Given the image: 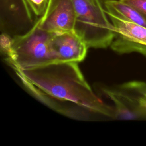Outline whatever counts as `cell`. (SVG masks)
Returning <instances> with one entry per match:
<instances>
[{
  "mask_svg": "<svg viewBox=\"0 0 146 146\" xmlns=\"http://www.w3.org/2000/svg\"><path fill=\"white\" fill-rule=\"evenodd\" d=\"M13 70L33 96L60 114L76 119H83L87 113L114 119L113 107L96 94L78 62L58 61Z\"/></svg>",
  "mask_w": 146,
  "mask_h": 146,
  "instance_id": "cell-1",
  "label": "cell"
},
{
  "mask_svg": "<svg viewBox=\"0 0 146 146\" xmlns=\"http://www.w3.org/2000/svg\"><path fill=\"white\" fill-rule=\"evenodd\" d=\"M53 33L42 29L36 19L26 32L13 38L11 54L5 59L13 69H29L58 62L51 40Z\"/></svg>",
  "mask_w": 146,
  "mask_h": 146,
  "instance_id": "cell-2",
  "label": "cell"
},
{
  "mask_svg": "<svg viewBox=\"0 0 146 146\" xmlns=\"http://www.w3.org/2000/svg\"><path fill=\"white\" fill-rule=\"evenodd\" d=\"M76 13L74 30L88 48H106L115 36L114 27L100 0H72Z\"/></svg>",
  "mask_w": 146,
  "mask_h": 146,
  "instance_id": "cell-3",
  "label": "cell"
},
{
  "mask_svg": "<svg viewBox=\"0 0 146 146\" xmlns=\"http://www.w3.org/2000/svg\"><path fill=\"white\" fill-rule=\"evenodd\" d=\"M100 90L113 103L114 119L146 120V107L142 103L145 82L131 80L115 86H100Z\"/></svg>",
  "mask_w": 146,
  "mask_h": 146,
  "instance_id": "cell-4",
  "label": "cell"
},
{
  "mask_svg": "<svg viewBox=\"0 0 146 146\" xmlns=\"http://www.w3.org/2000/svg\"><path fill=\"white\" fill-rule=\"evenodd\" d=\"M105 12L114 27L111 49L119 54L135 52L146 58V27Z\"/></svg>",
  "mask_w": 146,
  "mask_h": 146,
  "instance_id": "cell-5",
  "label": "cell"
},
{
  "mask_svg": "<svg viewBox=\"0 0 146 146\" xmlns=\"http://www.w3.org/2000/svg\"><path fill=\"white\" fill-rule=\"evenodd\" d=\"M37 20L42 29L50 33L74 30L76 13L72 0H50L45 13Z\"/></svg>",
  "mask_w": 146,
  "mask_h": 146,
  "instance_id": "cell-6",
  "label": "cell"
},
{
  "mask_svg": "<svg viewBox=\"0 0 146 146\" xmlns=\"http://www.w3.org/2000/svg\"><path fill=\"white\" fill-rule=\"evenodd\" d=\"M51 46L58 61L80 62L86 56L88 48L75 30L53 33Z\"/></svg>",
  "mask_w": 146,
  "mask_h": 146,
  "instance_id": "cell-7",
  "label": "cell"
},
{
  "mask_svg": "<svg viewBox=\"0 0 146 146\" xmlns=\"http://www.w3.org/2000/svg\"><path fill=\"white\" fill-rule=\"evenodd\" d=\"M26 0H0L1 26L4 29L31 27L35 21Z\"/></svg>",
  "mask_w": 146,
  "mask_h": 146,
  "instance_id": "cell-8",
  "label": "cell"
},
{
  "mask_svg": "<svg viewBox=\"0 0 146 146\" xmlns=\"http://www.w3.org/2000/svg\"><path fill=\"white\" fill-rule=\"evenodd\" d=\"M105 10L121 19L146 27V21L141 14L131 6L120 0H104Z\"/></svg>",
  "mask_w": 146,
  "mask_h": 146,
  "instance_id": "cell-9",
  "label": "cell"
},
{
  "mask_svg": "<svg viewBox=\"0 0 146 146\" xmlns=\"http://www.w3.org/2000/svg\"><path fill=\"white\" fill-rule=\"evenodd\" d=\"M34 15L42 17L45 13L50 0H26Z\"/></svg>",
  "mask_w": 146,
  "mask_h": 146,
  "instance_id": "cell-10",
  "label": "cell"
},
{
  "mask_svg": "<svg viewBox=\"0 0 146 146\" xmlns=\"http://www.w3.org/2000/svg\"><path fill=\"white\" fill-rule=\"evenodd\" d=\"M13 44V38H11L7 33L2 32L0 36V48L1 52L5 55L6 58L11 54Z\"/></svg>",
  "mask_w": 146,
  "mask_h": 146,
  "instance_id": "cell-11",
  "label": "cell"
},
{
  "mask_svg": "<svg viewBox=\"0 0 146 146\" xmlns=\"http://www.w3.org/2000/svg\"><path fill=\"white\" fill-rule=\"evenodd\" d=\"M135 9L146 21V0H120Z\"/></svg>",
  "mask_w": 146,
  "mask_h": 146,
  "instance_id": "cell-12",
  "label": "cell"
},
{
  "mask_svg": "<svg viewBox=\"0 0 146 146\" xmlns=\"http://www.w3.org/2000/svg\"><path fill=\"white\" fill-rule=\"evenodd\" d=\"M142 103H143V105L146 107V94L144 95V96L142 99Z\"/></svg>",
  "mask_w": 146,
  "mask_h": 146,
  "instance_id": "cell-13",
  "label": "cell"
}]
</instances>
